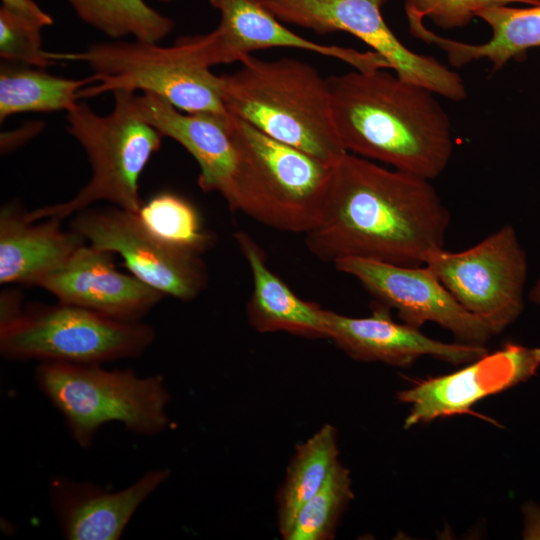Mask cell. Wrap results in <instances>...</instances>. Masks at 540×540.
Here are the masks:
<instances>
[{"instance_id":"obj_1","label":"cell","mask_w":540,"mask_h":540,"mask_svg":"<svg viewBox=\"0 0 540 540\" xmlns=\"http://www.w3.org/2000/svg\"><path fill=\"white\" fill-rule=\"evenodd\" d=\"M428 180L347 152L333 166L319 223L305 234L317 258L424 265L444 248L450 213Z\"/></svg>"},{"instance_id":"obj_2","label":"cell","mask_w":540,"mask_h":540,"mask_svg":"<svg viewBox=\"0 0 540 540\" xmlns=\"http://www.w3.org/2000/svg\"><path fill=\"white\" fill-rule=\"evenodd\" d=\"M327 79L334 126L347 152L428 180L446 169L452 126L437 94L384 68Z\"/></svg>"},{"instance_id":"obj_3","label":"cell","mask_w":540,"mask_h":540,"mask_svg":"<svg viewBox=\"0 0 540 540\" xmlns=\"http://www.w3.org/2000/svg\"><path fill=\"white\" fill-rule=\"evenodd\" d=\"M222 74L227 112L265 135L334 166L347 153L332 117L328 79L295 58L264 60L251 54Z\"/></svg>"},{"instance_id":"obj_4","label":"cell","mask_w":540,"mask_h":540,"mask_svg":"<svg viewBox=\"0 0 540 540\" xmlns=\"http://www.w3.org/2000/svg\"><path fill=\"white\" fill-rule=\"evenodd\" d=\"M237 152L228 206L271 228L308 233L320 221L333 166L230 115Z\"/></svg>"},{"instance_id":"obj_5","label":"cell","mask_w":540,"mask_h":540,"mask_svg":"<svg viewBox=\"0 0 540 540\" xmlns=\"http://www.w3.org/2000/svg\"><path fill=\"white\" fill-rule=\"evenodd\" d=\"M54 61L86 63L95 83L79 98L127 90L155 94L186 113L228 117L221 77L210 70L200 35L178 38L172 46L138 40L99 42L79 52H48Z\"/></svg>"},{"instance_id":"obj_6","label":"cell","mask_w":540,"mask_h":540,"mask_svg":"<svg viewBox=\"0 0 540 540\" xmlns=\"http://www.w3.org/2000/svg\"><path fill=\"white\" fill-rule=\"evenodd\" d=\"M114 106L99 115L78 102L67 112V131L85 150L92 168L89 182L70 200L25 211L28 221L64 219L97 201H108L138 214L143 202L139 179L163 135L137 112L135 92L113 91Z\"/></svg>"},{"instance_id":"obj_7","label":"cell","mask_w":540,"mask_h":540,"mask_svg":"<svg viewBox=\"0 0 540 540\" xmlns=\"http://www.w3.org/2000/svg\"><path fill=\"white\" fill-rule=\"evenodd\" d=\"M34 376L82 448L90 447L98 430L108 422H120L126 430L143 436L159 434L168 426L170 395L160 375L106 370L101 364L44 361Z\"/></svg>"},{"instance_id":"obj_8","label":"cell","mask_w":540,"mask_h":540,"mask_svg":"<svg viewBox=\"0 0 540 540\" xmlns=\"http://www.w3.org/2000/svg\"><path fill=\"white\" fill-rule=\"evenodd\" d=\"M155 340L151 326L122 321L79 306L31 304L0 326V352L8 360L102 364L133 358Z\"/></svg>"},{"instance_id":"obj_9","label":"cell","mask_w":540,"mask_h":540,"mask_svg":"<svg viewBox=\"0 0 540 540\" xmlns=\"http://www.w3.org/2000/svg\"><path fill=\"white\" fill-rule=\"evenodd\" d=\"M424 265L495 335L523 311L527 258L510 224L464 251H434Z\"/></svg>"},{"instance_id":"obj_10","label":"cell","mask_w":540,"mask_h":540,"mask_svg":"<svg viewBox=\"0 0 540 540\" xmlns=\"http://www.w3.org/2000/svg\"><path fill=\"white\" fill-rule=\"evenodd\" d=\"M285 23L318 34L347 32L380 54L399 77L428 88L451 101H463L462 77L432 56L408 49L385 22L381 8L387 0H264Z\"/></svg>"},{"instance_id":"obj_11","label":"cell","mask_w":540,"mask_h":540,"mask_svg":"<svg viewBox=\"0 0 540 540\" xmlns=\"http://www.w3.org/2000/svg\"><path fill=\"white\" fill-rule=\"evenodd\" d=\"M71 229L93 247L120 255L133 276L163 296L190 301L207 285L201 255L159 240L136 213L119 207L86 208L76 213Z\"/></svg>"},{"instance_id":"obj_12","label":"cell","mask_w":540,"mask_h":540,"mask_svg":"<svg viewBox=\"0 0 540 540\" xmlns=\"http://www.w3.org/2000/svg\"><path fill=\"white\" fill-rule=\"evenodd\" d=\"M334 265L356 278L383 306L395 309L401 321L412 327L434 322L463 343L476 345H484L495 335L425 265L403 266L355 257L337 260Z\"/></svg>"},{"instance_id":"obj_13","label":"cell","mask_w":540,"mask_h":540,"mask_svg":"<svg viewBox=\"0 0 540 540\" xmlns=\"http://www.w3.org/2000/svg\"><path fill=\"white\" fill-rule=\"evenodd\" d=\"M539 367L540 348L509 342L462 369L421 380L398 393L410 405L404 427L466 413L478 401L527 381Z\"/></svg>"},{"instance_id":"obj_14","label":"cell","mask_w":540,"mask_h":540,"mask_svg":"<svg viewBox=\"0 0 540 540\" xmlns=\"http://www.w3.org/2000/svg\"><path fill=\"white\" fill-rule=\"evenodd\" d=\"M221 15L215 30L203 35L211 65L240 61L253 51L286 47L307 50L343 61L357 70L390 69L374 51L361 52L319 44L286 28L264 0H209Z\"/></svg>"},{"instance_id":"obj_15","label":"cell","mask_w":540,"mask_h":540,"mask_svg":"<svg viewBox=\"0 0 540 540\" xmlns=\"http://www.w3.org/2000/svg\"><path fill=\"white\" fill-rule=\"evenodd\" d=\"M328 339L349 357L408 367L423 356L454 364L470 363L486 353L484 345L445 343L406 323H397L388 308L379 306L371 316L349 317L326 310Z\"/></svg>"},{"instance_id":"obj_16","label":"cell","mask_w":540,"mask_h":540,"mask_svg":"<svg viewBox=\"0 0 540 540\" xmlns=\"http://www.w3.org/2000/svg\"><path fill=\"white\" fill-rule=\"evenodd\" d=\"M39 287L60 303L79 306L122 321H140L163 295L133 275L119 272L113 253L81 246Z\"/></svg>"},{"instance_id":"obj_17","label":"cell","mask_w":540,"mask_h":540,"mask_svg":"<svg viewBox=\"0 0 540 540\" xmlns=\"http://www.w3.org/2000/svg\"><path fill=\"white\" fill-rule=\"evenodd\" d=\"M166 468L144 473L130 486L110 492L91 482L55 476L49 500L68 540H117L140 505L170 476Z\"/></svg>"},{"instance_id":"obj_18","label":"cell","mask_w":540,"mask_h":540,"mask_svg":"<svg viewBox=\"0 0 540 540\" xmlns=\"http://www.w3.org/2000/svg\"><path fill=\"white\" fill-rule=\"evenodd\" d=\"M139 115L163 137L182 145L200 167L198 185L204 192H218L230 202L237 166V152L228 117L208 113H181L165 99L135 94Z\"/></svg>"},{"instance_id":"obj_19","label":"cell","mask_w":540,"mask_h":540,"mask_svg":"<svg viewBox=\"0 0 540 540\" xmlns=\"http://www.w3.org/2000/svg\"><path fill=\"white\" fill-rule=\"evenodd\" d=\"M61 219L28 221L25 211L13 203L0 211V283L39 286L64 266L86 239L66 231Z\"/></svg>"},{"instance_id":"obj_20","label":"cell","mask_w":540,"mask_h":540,"mask_svg":"<svg viewBox=\"0 0 540 540\" xmlns=\"http://www.w3.org/2000/svg\"><path fill=\"white\" fill-rule=\"evenodd\" d=\"M413 37L444 51L449 64L461 68L471 62L488 60L493 72L501 70L512 59H519L532 48L540 47V3L527 7L499 5L478 13L491 29L484 43L470 44L444 38L423 24V18L406 12Z\"/></svg>"},{"instance_id":"obj_21","label":"cell","mask_w":540,"mask_h":540,"mask_svg":"<svg viewBox=\"0 0 540 540\" xmlns=\"http://www.w3.org/2000/svg\"><path fill=\"white\" fill-rule=\"evenodd\" d=\"M234 237L252 274V293L246 307L250 325L261 333L328 338L326 310L298 297L274 274L261 248L247 233L237 232Z\"/></svg>"},{"instance_id":"obj_22","label":"cell","mask_w":540,"mask_h":540,"mask_svg":"<svg viewBox=\"0 0 540 540\" xmlns=\"http://www.w3.org/2000/svg\"><path fill=\"white\" fill-rule=\"evenodd\" d=\"M338 457V435L330 424L296 447L277 494L278 530L285 540L299 511L321 488Z\"/></svg>"},{"instance_id":"obj_23","label":"cell","mask_w":540,"mask_h":540,"mask_svg":"<svg viewBox=\"0 0 540 540\" xmlns=\"http://www.w3.org/2000/svg\"><path fill=\"white\" fill-rule=\"evenodd\" d=\"M94 83L92 75L69 79L41 67L4 61L0 69V121L24 112H68L79 102L81 89Z\"/></svg>"},{"instance_id":"obj_24","label":"cell","mask_w":540,"mask_h":540,"mask_svg":"<svg viewBox=\"0 0 540 540\" xmlns=\"http://www.w3.org/2000/svg\"><path fill=\"white\" fill-rule=\"evenodd\" d=\"M78 17L113 38L158 43L174 29V21L143 0H67Z\"/></svg>"},{"instance_id":"obj_25","label":"cell","mask_w":540,"mask_h":540,"mask_svg":"<svg viewBox=\"0 0 540 540\" xmlns=\"http://www.w3.org/2000/svg\"><path fill=\"white\" fill-rule=\"evenodd\" d=\"M138 217L152 235L171 246L200 255L212 246L213 236L204 230L196 208L174 193L151 197L140 207Z\"/></svg>"},{"instance_id":"obj_26","label":"cell","mask_w":540,"mask_h":540,"mask_svg":"<svg viewBox=\"0 0 540 540\" xmlns=\"http://www.w3.org/2000/svg\"><path fill=\"white\" fill-rule=\"evenodd\" d=\"M353 498L349 470L339 461L299 511L286 540H330Z\"/></svg>"},{"instance_id":"obj_27","label":"cell","mask_w":540,"mask_h":540,"mask_svg":"<svg viewBox=\"0 0 540 540\" xmlns=\"http://www.w3.org/2000/svg\"><path fill=\"white\" fill-rule=\"evenodd\" d=\"M41 29L0 8V56L7 62L46 68L53 64L41 48Z\"/></svg>"},{"instance_id":"obj_28","label":"cell","mask_w":540,"mask_h":540,"mask_svg":"<svg viewBox=\"0 0 540 540\" xmlns=\"http://www.w3.org/2000/svg\"><path fill=\"white\" fill-rule=\"evenodd\" d=\"M515 3L535 5L540 0H404L405 12L428 17L443 30L464 28L486 8Z\"/></svg>"},{"instance_id":"obj_29","label":"cell","mask_w":540,"mask_h":540,"mask_svg":"<svg viewBox=\"0 0 540 540\" xmlns=\"http://www.w3.org/2000/svg\"><path fill=\"white\" fill-rule=\"evenodd\" d=\"M2 8L19 19L42 29L53 24L50 15L44 12L33 0H1Z\"/></svg>"},{"instance_id":"obj_30","label":"cell","mask_w":540,"mask_h":540,"mask_svg":"<svg viewBox=\"0 0 540 540\" xmlns=\"http://www.w3.org/2000/svg\"><path fill=\"white\" fill-rule=\"evenodd\" d=\"M523 530L525 540H540V506L528 501L522 506Z\"/></svg>"},{"instance_id":"obj_31","label":"cell","mask_w":540,"mask_h":540,"mask_svg":"<svg viewBox=\"0 0 540 540\" xmlns=\"http://www.w3.org/2000/svg\"><path fill=\"white\" fill-rule=\"evenodd\" d=\"M21 293L15 289L4 290L0 296V326L15 319L23 310Z\"/></svg>"},{"instance_id":"obj_32","label":"cell","mask_w":540,"mask_h":540,"mask_svg":"<svg viewBox=\"0 0 540 540\" xmlns=\"http://www.w3.org/2000/svg\"><path fill=\"white\" fill-rule=\"evenodd\" d=\"M160 1H172V0H160Z\"/></svg>"}]
</instances>
